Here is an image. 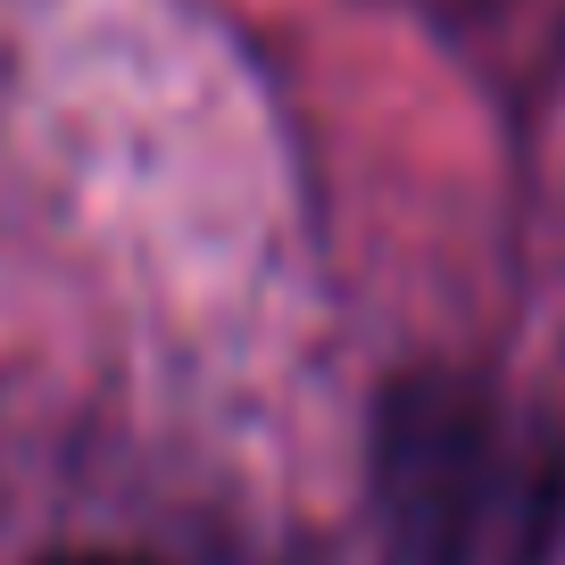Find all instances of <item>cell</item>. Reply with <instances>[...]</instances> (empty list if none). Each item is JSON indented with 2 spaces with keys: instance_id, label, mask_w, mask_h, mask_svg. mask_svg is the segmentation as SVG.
<instances>
[{
  "instance_id": "cell-1",
  "label": "cell",
  "mask_w": 565,
  "mask_h": 565,
  "mask_svg": "<svg viewBox=\"0 0 565 565\" xmlns=\"http://www.w3.org/2000/svg\"><path fill=\"white\" fill-rule=\"evenodd\" d=\"M374 499L407 565H458L499 499V433L466 383H399L374 424Z\"/></svg>"
},
{
  "instance_id": "cell-2",
  "label": "cell",
  "mask_w": 565,
  "mask_h": 565,
  "mask_svg": "<svg viewBox=\"0 0 565 565\" xmlns=\"http://www.w3.org/2000/svg\"><path fill=\"white\" fill-rule=\"evenodd\" d=\"M42 565H141V557H100V548H75V557H42Z\"/></svg>"
}]
</instances>
